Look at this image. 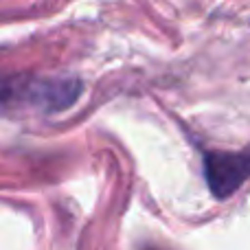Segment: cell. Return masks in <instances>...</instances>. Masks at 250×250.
<instances>
[{"mask_svg":"<svg viewBox=\"0 0 250 250\" xmlns=\"http://www.w3.org/2000/svg\"><path fill=\"white\" fill-rule=\"evenodd\" d=\"M83 83L75 77H40V75H9L2 83V108L29 105L44 114L68 110L79 99Z\"/></svg>","mask_w":250,"mask_h":250,"instance_id":"obj_1","label":"cell"},{"mask_svg":"<svg viewBox=\"0 0 250 250\" xmlns=\"http://www.w3.org/2000/svg\"><path fill=\"white\" fill-rule=\"evenodd\" d=\"M202 165L211 193L217 200H226L250 178V149L207 151Z\"/></svg>","mask_w":250,"mask_h":250,"instance_id":"obj_2","label":"cell"}]
</instances>
